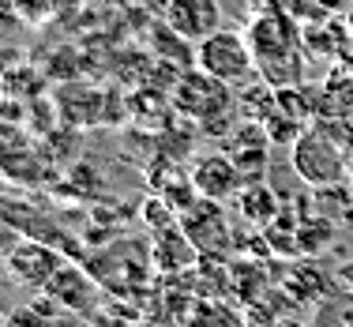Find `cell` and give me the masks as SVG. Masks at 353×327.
<instances>
[{
  "mask_svg": "<svg viewBox=\"0 0 353 327\" xmlns=\"http://www.w3.org/2000/svg\"><path fill=\"white\" fill-rule=\"evenodd\" d=\"M4 327H49V320L38 313L34 305H30V308H12V313H8V324H4Z\"/></svg>",
  "mask_w": 353,
  "mask_h": 327,
  "instance_id": "obj_16",
  "label": "cell"
},
{
  "mask_svg": "<svg viewBox=\"0 0 353 327\" xmlns=\"http://www.w3.org/2000/svg\"><path fill=\"white\" fill-rule=\"evenodd\" d=\"M297 245H301V252H319L323 245H331V222L327 218H301L297 222Z\"/></svg>",
  "mask_w": 353,
  "mask_h": 327,
  "instance_id": "obj_13",
  "label": "cell"
},
{
  "mask_svg": "<svg viewBox=\"0 0 353 327\" xmlns=\"http://www.w3.org/2000/svg\"><path fill=\"white\" fill-rule=\"evenodd\" d=\"M0 132H4V124H0Z\"/></svg>",
  "mask_w": 353,
  "mask_h": 327,
  "instance_id": "obj_21",
  "label": "cell"
},
{
  "mask_svg": "<svg viewBox=\"0 0 353 327\" xmlns=\"http://www.w3.org/2000/svg\"><path fill=\"white\" fill-rule=\"evenodd\" d=\"M170 102H173L176 113H184L188 121L203 124V128H214V124H230L233 121V109H237V90H233L230 83L214 79L211 72L192 68V72L176 75Z\"/></svg>",
  "mask_w": 353,
  "mask_h": 327,
  "instance_id": "obj_3",
  "label": "cell"
},
{
  "mask_svg": "<svg viewBox=\"0 0 353 327\" xmlns=\"http://www.w3.org/2000/svg\"><path fill=\"white\" fill-rule=\"evenodd\" d=\"M342 61H346V68L353 72V41H346V46H342Z\"/></svg>",
  "mask_w": 353,
  "mask_h": 327,
  "instance_id": "obj_17",
  "label": "cell"
},
{
  "mask_svg": "<svg viewBox=\"0 0 353 327\" xmlns=\"http://www.w3.org/2000/svg\"><path fill=\"white\" fill-rule=\"evenodd\" d=\"M285 290H290L297 301H323L327 293H331L327 275L316 271V267H297V271L290 275V282H285Z\"/></svg>",
  "mask_w": 353,
  "mask_h": 327,
  "instance_id": "obj_12",
  "label": "cell"
},
{
  "mask_svg": "<svg viewBox=\"0 0 353 327\" xmlns=\"http://www.w3.org/2000/svg\"><path fill=\"white\" fill-rule=\"evenodd\" d=\"M150 259H154V267L162 275H181L199 259V248L188 241V233H184L181 226H173V230H165V233H154Z\"/></svg>",
  "mask_w": 353,
  "mask_h": 327,
  "instance_id": "obj_10",
  "label": "cell"
},
{
  "mask_svg": "<svg viewBox=\"0 0 353 327\" xmlns=\"http://www.w3.org/2000/svg\"><path fill=\"white\" fill-rule=\"evenodd\" d=\"M19 241H23V233H19V226L12 222L4 211H0V264H8V256L19 248Z\"/></svg>",
  "mask_w": 353,
  "mask_h": 327,
  "instance_id": "obj_15",
  "label": "cell"
},
{
  "mask_svg": "<svg viewBox=\"0 0 353 327\" xmlns=\"http://www.w3.org/2000/svg\"><path fill=\"white\" fill-rule=\"evenodd\" d=\"M132 327H165V324H158V320H139V324H132Z\"/></svg>",
  "mask_w": 353,
  "mask_h": 327,
  "instance_id": "obj_19",
  "label": "cell"
},
{
  "mask_svg": "<svg viewBox=\"0 0 353 327\" xmlns=\"http://www.w3.org/2000/svg\"><path fill=\"white\" fill-rule=\"evenodd\" d=\"M143 218H147V226L154 233H165V230H173V226H181V215L173 211V204L170 199H147L143 204Z\"/></svg>",
  "mask_w": 353,
  "mask_h": 327,
  "instance_id": "obj_14",
  "label": "cell"
},
{
  "mask_svg": "<svg viewBox=\"0 0 353 327\" xmlns=\"http://www.w3.org/2000/svg\"><path fill=\"white\" fill-rule=\"evenodd\" d=\"M237 204L252 226H271L279 218V196L263 181H245V188L237 192Z\"/></svg>",
  "mask_w": 353,
  "mask_h": 327,
  "instance_id": "obj_11",
  "label": "cell"
},
{
  "mask_svg": "<svg viewBox=\"0 0 353 327\" xmlns=\"http://www.w3.org/2000/svg\"><path fill=\"white\" fill-rule=\"evenodd\" d=\"M346 162L350 150L339 143L334 132H327V124H308L290 147V166L308 188H331V184L346 181Z\"/></svg>",
  "mask_w": 353,
  "mask_h": 327,
  "instance_id": "obj_2",
  "label": "cell"
},
{
  "mask_svg": "<svg viewBox=\"0 0 353 327\" xmlns=\"http://www.w3.org/2000/svg\"><path fill=\"white\" fill-rule=\"evenodd\" d=\"M162 23L184 41L199 46L214 30H222V8H218V0H165Z\"/></svg>",
  "mask_w": 353,
  "mask_h": 327,
  "instance_id": "obj_7",
  "label": "cell"
},
{
  "mask_svg": "<svg viewBox=\"0 0 353 327\" xmlns=\"http://www.w3.org/2000/svg\"><path fill=\"white\" fill-rule=\"evenodd\" d=\"M61 267H64V256L57 252V245H49V241H38V237H23L19 248L8 256L4 275H12L19 286L46 290Z\"/></svg>",
  "mask_w": 353,
  "mask_h": 327,
  "instance_id": "obj_6",
  "label": "cell"
},
{
  "mask_svg": "<svg viewBox=\"0 0 353 327\" xmlns=\"http://www.w3.org/2000/svg\"><path fill=\"white\" fill-rule=\"evenodd\" d=\"M196 68L211 72L214 79L230 83L233 90L245 87V83L259 79L256 72V53H252L248 46V34H241V30H214L211 38H203L196 46Z\"/></svg>",
  "mask_w": 353,
  "mask_h": 327,
  "instance_id": "obj_4",
  "label": "cell"
},
{
  "mask_svg": "<svg viewBox=\"0 0 353 327\" xmlns=\"http://www.w3.org/2000/svg\"><path fill=\"white\" fill-rule=\"evenodd\" d=\"M346 184L353 188V150H350V162H346Z\"/></svg>",
  "mask_w": 353,
  "mask_h": 327,
  "instance_id": "obj_18",
  "label": "cell"
},
{
  "mask_svg": "<svg viewBox=\"0 0 353 327\" xmlns=\"http://www.w3.org/2000/svg\"><path fill=\"white\" fill-rule=\"evenodd\" d=\"M248 46L256 53V72L274 90L301 87L305 79V38L285 12H263L248 27Z\"/></svg>",
  "mask_w": 353,
  "mask_h": 327,
  "instance_id": "obj_1",
  "label": "cell"
},
{
  "mask_svg": "<svg viewBox=\"0 0 353 327\" xmlns=\"http://www.w3.org/2000/svg\"><path fill=\"white\" fill-rule=\"evenodd\" d=\"M181 230L188 233V241L199 248V256L230 252V245H233V230H230V222H225V211H222L218 199L199 196L188 211H181Z\"/></svg>",
  "mask_w": 353,
  "mask_h": 327,
  "instance_id": "obj_5",
  "label": "cell"
},
{
  "mask_svg": "<svg viewBox=\"0 0 353 327\" xmlns=\"http://www.w3.org/2000/svg\"><path fill=\"white\" fill-rule=\"evenodd\" d=\"M41 293H49L64 313H90V308H94V297H98L90 275L83 271V267H72V264H64Z\"/></svg>",
  "mask_w": 353,
  "mask_h": 327,
  "instance_id": "obj_9",
  "label": "cell"
},
{
  "mask_svg": "<svg viewBox=\"0 0 353 327\" xmlns=\"http://www.w3.org/2000/svg\"><path fill=\"white\" fill-rule=\"evenodd\" d=\"M188 181L196 184V192L203 199H230L237 196L241 188H245V173H241V166L233 162V155H199L196 162H192L188 170Z\"/></svg>",
  "mask_w": 353,
  "mask_h": 327,
  "instance_id": "obj_8",
  "label": "cell"
},
{
  "mask_svg": "<svg viewBox=\"0 0 353 327\" xmlns=\"http://www.w3.org/2000/svg\"><path fill=\"white\" fill-rule=\"evenodd\" d=\"M346 30H350V34H353V8H350V12H346Z\"/></svg>",
  "mask_w": 353,
  "mask_h": 327,
  "instance_id": "obj_20",
  "label": "cell"
}]
</instances>
